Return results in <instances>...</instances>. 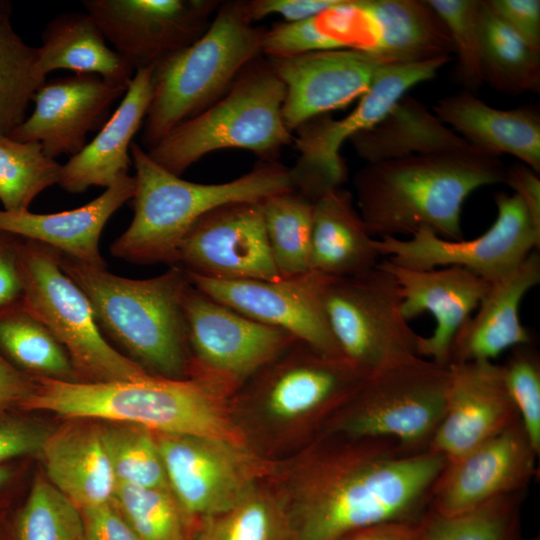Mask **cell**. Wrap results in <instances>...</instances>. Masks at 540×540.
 I'll use <instances>...</instances> for the list:
<instances>
[{"label": "cell", "instance_id": "obj_1", "mask_svg": "<svg viewBox=\"0 0 540 540\" xmlns=\"http://www.w3.org/2000/svg\"><path fill=\"white\" fill-rule=\"evenodd\" d=\"M446 463L391 439L329 431L301 462L286 497L293 540H342L375 524L418 520Z\"/></svg>", "mask_w": 540, "mask_h": 540}, {"label": "cell", "instance_id": "obj_2", "mask_svg": "<svg viewBox=\"0 0 540 540\" xmlns=\"http://www.w3.org/2000/svg\"><path fill=\"white\" fill-rule=\"evenodd\" d=\"M506 168L499 156L482 150L366 164L354 176L355 204L375 239L427 228L460 240L464 202L483 186L504 183Z\"/></svg>", "mask_w": 540, "mask_h": 540}, {"label": "cell", "instance_id": "obj_3", "mask_svg": "<svg viewBox=\"0 0 540 540\" xmlns=\"http://www.w3.org/2000/svg\"><path fill=\"white\" fill-rule=\"evenodd\" d=\"M22 405L72 419H98L144 427L153 433L218 438L248 445L230 415L227 392L197 378H145L112 382H65L35 378Z\"/></svg>", "mask_w": 540, "mask_h": 540}, {"label": "cell", "instance_id": "obj_4", "mask_svg": "<svg viewBox=\"0 0 540 540\" xmlns=\"http://www.w3.org/2000/svg\"><path fill=\"white\" fill-rule=\"evenodd\" d=\"M130 156L135 168L134 217L110 247L112 256L130 263L176 265L184 238L208 212L294 190L290 169L277 161H263L225 183L201 184L167 171L136 142Z\"/></svg>", "mask_w": 540, "mask_h": 540}, {"label": "cell", "instance_id": "obj_5", "mask_svg": "<svg viewBox=\"0 0 540 540\" xmlns=\"http://www.w3.org/2000/svg\"><path fill=\"white\" fill-rule=\"evenodd\" d=\"M59 263L87 296L105 338L153 376L188 378L183 297L190 280L184 268L172 265L152 278L129 279L62 253Z\"/></svg>", "mask_w": 540, "mask_h": 540}, {"label": "cell", "instance_id": "obj_6", "mask_svg": "<svg viewBox=\"0 0 540 540\" xmlns=\"http://www.w3.org/2000/svg\"><path fill=\"white\" fill-rule=\"evenodd\" d=\"M264 33L249 20L244 1L220 4L200 38L153 67L143 144L152 148L176 126L218 101L263 53Z\"/></svg>", "mask_w": 540, "mask_h": 540}, {"label": "cell", "instance_id": "obj_7", "mask_svg": "<svg viewBox=\"0 0 540 540\" xmlns=\"http://www.w3.org/2000/svg\"><path fill=\"white\" fill-rule=\"evenodd\" d=\"M285 85L267 60L255 59L214 104L172 129L146 150L153 161L181 176L206 154L244 149L275 162L292 141L282 108Z\"/></svg>", "mask_w": 540, "mask_h": 540}, {"label": "cell", "instance_id": "obj_8", "mask_svg": "<svg viewBox=\"0 0 540 540\" xmlns=\"http://www.w3.org/2000/svg\"><path fill=\"white\" fill-rule=\"evenodd\" d=\"M449 366L417 357L366 377L332 415L328 431L386 438L410 453L428 451L444 415Z\"/></svg>", "mask_w": 540, "mask_h": 540}, {"label": "cell", "instance_id": "obj_9", "mask_svg": "<svg viewBox=\"0 0 540 540\" xmlns=\"http://www.w3.org/2000/svg\"><path fill=\"white\" fill-rule=\"evenodd\" d=\"M19 258L24 288L21 304L62 344L81 382L151 375L103 336L87 296L61 269L57 250L20 238Z\"/></svg>", "mask_w": 540, "mask_h": 540}, {"label": "cell", "instance_id": "obj_10", "mask_svg": "<svg viewBox=\"0 0 540 540\" xmlns=\"http://www.w3.org/2000/svg\"><path fill=\"white\" fill-rule=\"evenodd\" d=\"M324 306L343 357L365 377L419 357L400 286L380 262L360 275L328 277Z\"/></svg>", "mask_w": 540, "mask_h": 540}, {"label": "cell", "instance_id": "obj_11", "mask_svg": "<svg viewBox=\"0 0 540 540\" xmlns=\"http://www.w3.org/2000/svg\"><path fill=\"white\" fill-rule=\"evenodd\" d=\"M154 434L168 487L186 519L199 524L231 509L277 472L274 462L248 445L203 436Z\"/></svg>", "mask_w": 540, "mask_h": 540}, {"label": "cell", "instance_id": "obj_12", "mask_svg": "<svg viewBox=\"0 0 540 540\" xmlns=\"http://www.w3.org/2000/svg\"><path fill=\"white\" fill-rule=\"evenodd\" d=\"M188 378L231 393L297 340L216 301L190 282L183 297Z\"/></svg>", "mask_w": 540, "mask_h": 540}, {"label": "cell", "instance_id": "obj_13", "mask_svg": "<svg viewBox=\"0 0 540 540\" xmlns=\"http://www.w3.org/2000/svg\"><path fill=\"white\" fill-rule=\"evenodd\" d=\"M451 60L441 56L425 61L388 65L373 81L357 106L345 117L314 118L296 129L299 157L290 176L293 189L314 202L342 186L347 168L340 149L345 141L376 125L415 85L432 79Z\"/></svg>", "mask_w": 540, "mask_h": 540}, {"label": "cell", "instance_id": "obj_14", "mask_svg": "<svg viewBox=\"0 0 540 540\" xmlns=\"http://www.w3.org/2000/svg\"><path fill=\"white\" fill-rule=\"evenodd\" d=\"M494 200V223L474 239L449 240L422 228L409 239H375L376 248L381 256L403 267L429 270L458 266L492 283L510 273L540 245V229L516 194L499 192Z\"/></svg>", "mask_w": 540, "mask_h": 540}, {"label": "cell", "instance_id": "obj_15", "mask_svg": "<svg viewBox=\"0 0 540 540\" xmlns=\"http://www.w3.org/2000/svg\"><path fill=\"white\" fill-rule=\"evenodd\" d=\"M406 47V25L399 0H336L307 20L279 22L263 37L268 56L320 50H356L400 63Z\"/></svg>", "mask_w": 540, "mask_h": 540}, {"label": "cell", "instance_id": "obj_16", "mask_svg": "<svg viewBox=\"0 0 540 540\" xmlns=\"http://www.w3.org/2000/svg\"><path fill=\"white\" fill-rule=\"evenodd\" d=\"M219 1L84 0L104 38L136 72L188 47L210 25Z\"/></svg>", "mask_w": 540, "mask_h": 540}, {"label": "cell", "instance_id": "obj_17", "mask_svg": "<svg viewBox=\"0 0 540 540\" xmlns=\"http://www.w3.org/2000/svg\"><path fill=\"white\" fill-rule=\"evenodd\" d=\"M186 272L194 287L216 301L323 354L343 357L325 312L328 277L309 271L278 280H220Z\"/></svg>", "mask_w": 540, "mask_h": 540}, {"label": "cell", "instance_id": "obj_18", "mask_svg": "<svg viewBox=\"0 0 540 540\" xmlns=\"http://www.w3.org/2000/svg\"><path fill=\"white\" fill-rule=\"evenodd\" d=\"M176 265L220 280H278L261 202H237L200 218L184 238Z\"/></svg>", "mask_w": 540, "mask_h": 540}, {"label": "cell", "instance_id": "obj_19", "mask_svg": "<svg viewBox=\"0 0 540 540\" xmlns=\"http://www.w3.org/2000/svg\"><path fill=\"white\" fill-rule=\"evenodd\" d=\"M539 454L521 421L447 461L431 493L432 511L458 515L495 498L523 492L536 475Z\"/></svg>", "mask_w": 540, "mask_h": 540}, {"label": "cell", "instance_id": "obj_20", "mask_svg": "<svg viewBox=\"0 0 540 540\" xmlns=\"http://www.w3.org/2000/svg\"><path fill=\"white\" fill-rule=\"evenodd\" d=\"M285 85L282 115L290 131L364 95L390 63L356 50H320L268 56Z\"/></svg>", "mask_w": 540, "mask_h": 540}, {"label": "cell", "instance_id": "obj_21", "mask_svg": "<svg viewBox=\"0 0 540 540\" xmlns=\"http://www.w3.org/2000/svg\"><path fill=\"white\" fill-rule=\"evenodd\" d=\"M256 375L252 396L278 420L334 413L366 378L344 357L323 354L297 341Z\"/></svg>", "mask_w": 540, "mask_h": 540}, {"label": "cell", "instance_id": "obj_22", "mask_svg": "<svg viewBox=\"0 0 540 540\" xmlns=\"http://www.w3.org/2000/svg\"><path fill=\"white\" fill-rule=\"evenodd\" d=\"M127 88L95 74L45 81L32 99V113L9 136L39 142L50 158L72 157L86 146L88 133L99 131L107 122L111 107Z\"/></svg>", "mask_w": 540, "mask_h": 540}, {"label": "cell", "instance_id": "obj_23", "mask_svg": "<svg viewBox=\"0 0 540 540\" xmlns=\"http://www.w3.org/2000/svg\"><path fill=\"white\" fill-rule=\"evenodd\" d=\"M445 410L428 450L454 460L520 420L502 365L471 361L449 365Z\"/></svg>", "mask_w": 540, "mask_h": 540}, {"label": "cell", "instance_id": "obj_24", "mask_svg": "<svg viewBox=\"0 0 540 540\" xmlns=\"http://www.w3.org/2000/svg\"><path fill=\"white\" fill-rule=\"evenodd\" d=\"M380 264L400 286L404 317L409 321L429 312L436 320L430 336H419L417 355L449 366L453 340L479 306L490 283L458 266L419 270L394 264L388 259Z\"/></svg>", "mask_w": 540, "mask_h": 540}, {"label": "cell", "instance_id": "obj_25", "mask_svg": "<svg viewBox=\"0 0 540 540\" xmlns=\"http://www.w3.org/2000/svg\"><path fill=\"white\" fill-rule=\"evenodd\" d=\"M539 283L540 256L534 250L510 273L490 283L476 314L453 340L450 364L492 361L507 349L531 344L519 309L524 296Z\"/></svg>", "mask_w": 540, "mask_h": 540}, {"label": "cell", "instance_id": "obj_26", "mask_svg": "<svg viewBox=\"0 0 540 540\" xmlns=\"http://www.w3.org/2000/svg\"><path fill=\"white\" fill-rule=\"evenodd\" d=\"M135 192L134 176L125 175L91 202L51 214L0 210V231L49 246L85 265L106 269L99 249L110 217Z\"/></svg>", "mask_w": 540, "mask_h": 540}, {"label": "cell", "instance_id": "obj_27", "mask_svg": "<svg viewBox=\"0 0 540 540\" xmlns=\"http://www.w3.org/2000/svg\"><path fill=\"white\" fill-rule=\"evenodd\" d=\"M153 67L135 72L124 97L97 135L62 165L58 185L69 193L110 187L128 175L133 137L144 123L152 98Z\"/></svg>", "mask_w": 540, "mask_h": 540}, {"label": "cell", "instance_id": "obj_28", "mask_svg": "<svg viewBox=\"0 0 540 540\" xmlns=\"http://www.w3.org/2000/svg\"><path fill=\"white\" fill-rule=\"evenodd\" d=\"M433 113L472 146L500 156L518 158L540 172V113L535 106L498 109L471 92L437 100Z\"/></svg>", "mask_w": 540, "mask_h": 540}, {"label": "cell", "instance_id": "obj_29", "mask_svg": "<svg viewBox=\"0 0 540 540\" xmlns=\"http://www.w3.org/2000/svg\"><path fill=\"white\" fill-rule=\"evenodd\" d=\"M39 455L47 480L80 510L112 500L116 479L98 425L74 422L51 431Z\"/></svg>", "mask_w": 540, "mask_h": 540}, {"label": "cell", "instance_id": "obj_30", "mask_svg": "<svg viewBox=\"0 0 540 540\" xmlns=\"http://www.w3.org/2000/svg\"><path fill=\"white\" fill-rule=\"evenodd\" d=\"M380 257L348 190L332 189L313 202L310 271L351 277L376 267Z\"/></svg>", "mask_w": 540, "mask_h": 540}, {"label": "cell", "instance_id": "obj_31", "mask_svg": "<svg viewBox=\"0 0 540 540\" xmlns=\"http://www.w3.org/2000/svg\"><path fill=\"white\" fill-rule=\"evenodd\" d=\"M349 141L366 164L414 155L481 150L409 95L401 97L376 125L357 133Z\"/></svg>", "mask_w": 540, "mask_h": 540}, {"label": "cell", "instance_id": "obj_32", "mask_svg": "<svg viewBox=\"0 0 540 540\" xmlns=\"http://www.w3.org/2000/svg\"><path fill=\"white\" fill-rule=\"evenodd\" d=\"M38 68L46 76L65 69L75 74H95L106 82L128 87L135 71L107 45L93 18L85 12H63L41 33Z\"/></svg>", "mask_w": 540, "mask_h": 540}, {"label": "cell", "instance_id": "obj_33", "mask_svg": "<svg viewBox=\"0 0 540 540\" xmlns=\"http://www.w3.org/2000/svg\"><path fill=\"white\" fill-rule=\"evenodd\" d=\"M0 354L32 378L81 382L62 344L22 304L0 314Z\"/></svg>", "mask_w": 540, "mask_h": 540}, {"label": "cell", "instance_id": "obj_34", "mask_svg": "<svg viewBox=\"0 0 540 540\" xmlns=\"http://www.w3.org/2000/svg\"><path fill=\"white\" fill-rule=\"evenodd\" d=\"M480 46L483 81L503 93L540 91V52L503 24L482 0Z\"/></svg>", "mask_w": 540, "mask_h": 540}, {"label": "cell", "instance_id": "obj_35", "mask_svg": "<svg viewBox=\"0 0 540 540\" xmlns=\"http://www.w3.org/2000/svg\"><path fill=\"white\" fill-rule=\"evenodd\" d=\"M12 6L0 0V135L9 136L45 79L38 68V48L26 44L11 23Z\"/></svg>", "mask_w": 540, "mask_h": 540}, {"label": "cell", "instance_id": "obj_36", "mask_svg": "<svg viewBox=\"0 0 540 540\" xmlns=\"http://www.w3.org/2000/svg\"><path fill=\"white\" fill-rule=\"evenodd\" d=\"M273 262L281 278L310 271L313 202L290 190L261 202Z\"/></svg>", "mask_w": 540, "mask_h": 540}, {"label": "cell", "instance_id": "obj_37", "mask_svg": "<svg viewBox=\"0 0 540 540\" xmlns=\"http://www.w3.org/2000/svg\"><path fill=\"white\" fill-rule=\"evenodd\" d=\"M193 540H293L287 499L259 485L231 509L201 522Z\"/></svg>", "mask_w": 540, "mask_h": 540}, {"label": "cell", "instance_id": "obj_38", "mask_svg": "<svg viewBox=\"0 0 540 540\" xmlns=\"http://www.w3.org/2000/svg\"><path fill=\"white\" fill-rule=\"evenodd\" d=\"M62 164L47 156L39 142L0 135V201L5 211H28L31 202L58 184Z\"/></svg>", "mask_w": 540, "mask_h": 540}, {"label": "cell", "instance_id": "obj_39", "mask_svg": "<svg viewBox=\"0 0 540 540\" xmlns=\"http://www.w3.org/2000/svg\"><path fill=\"white\" fill-rule=\"evenodd\" d=\"M100 438L116 483L169 488L155 434L139 425L106 422Z\"/></svg>", "mask_w": 540, "mask_h": 540}, {"label": "cell", "instance_id": "obj_40", "mask_svg": "<svg viewBox=\"0 0 540 540\" xmlns=\"http://www.w3.org/2000/svg\"><path fill=\"white\" fill-rule=\"evenodd\" d=\"M111 501L141 540H186L187 519L169 488L116 483Z\"/></svg>", "mask_w": 540, "mask_h": 540}, {"label": "cell", "instance_id": "obj_41", "mask_svg": "<svg viewBox=\"0 0 540 540\" xmlns=\"http://www.w3.org/2000/svg\"><path fill=\"white\" fill-rule=\"evenodd\" d=\"M522 493L504 495L453 516L431 510L423 518L418 540H509Z\"/></svg>", "mask_w": 540, "mask_h": 540}, {"label": "cell", "instance_id": "obj_42", "mask_svg": "<svg viewBox=\"0 0 540 540\" xmlns=\"http://www.w3.org/2000/svg\"><path fill=\"white\" fill-rule=\"evenodd\" d=\"M19 540H85L81 510L37 477L18 519Z\"/></svg>", "mask_w": 540, "mask_h": 540}, {"label": "cell", "instance_id": "obj_43", "mask_svg": "<svg viewBox=\"0 0 540 540\" xmlns=\"http://www.w3.org/2000/svg\"><path fill=\"white\" fill-rule=\"evenodd\" d=\"M446 27L457 55V75L469 90L483 83L479 15L482 0H426Z\"/></svg>", "mask_w": 540, "mask_h": 540}, {"label": "cell", "instance_id": "obj_44", "mask_svg": "<svg viewBox=\"0 0 540 540\" xmlns=\"http://www.w3.org/2000/svg\"><path fill=\"white\" fill-rule=\"evenodd\" d=\"M509 395L534 449L540 454V358L531 345L512 349L502 364Z\"/></svg>", "mask_w": 540, "mask_h": 540}, {"label": "cell", "instance_id": "obj_45", "mask_svg": "<svg viewBox=\"0 0 540 540\" xmlns=\"http://www.w3.org/2000/svg\"><path fill=\"white\" fill-rule=\"evenodd\" d=\"M490 11L531 49L540 52L539 0H485Z\"/></svg>", "mask_w": 540, "mask_h": 540}, {"label": "cell", "instance_id": "obj_46", "mask_svg": "<svg viewBox=\"0 0 540 540\" xmlns=\"http://www.w3.org/2000/svg\"><path fill=\"white\" fill-rule=\"evenodd\" d=\"M19 242L20 237L0 231V314L22 302Z\"/></svg>", "mask_w": 540, "mask_h": 540}, {"label": "cell", "instance_id": "obj_47", "mask_svg": "<svg viewBox=\"0 0 540 540\" xmlns=\"http://www.w3.org/2000/svg\"><path fill=\"white\" fill-rule=\"evenodd\" d=\"M50 433L45 426L34 423H0V463L15 457L39 455Z\"/></svg>", "mask_w": 540, "mask_h": 540}, {"label": "cell", "instance_id": "obj_48", "mask_svg": "<svg viewBox=\"0 0 540 540\" xmlns=\"http://www.w3.org/2000/svg\"><path fill=\"white\" fill-rule=\"evenodd\" d=\"M85 540H141L112 501L81 510Z\"/></svg>", "mask_w": 540, "mask_h": 540}, {"label": "cell", "instance_id": "obj_49", "mask_svg": "<svg viewBox=\"0 0 540 540\" xmlns=\"http://www.w3.org/2000/svg\"><path fill=\"white\" fill-rule=\"evenodd\" d=\"M336 0H253L244 1L245 11L253 23L269 15H280L286 23L307 20L333 5Z\"/></svg>", "mask_w": 540, "mask_h": 540}, {"label": "cell", "instance_id": "obj_50", "mask_svg": "<svg viewBox=\"0 0 540 540\" xmlns=\"http://www.w3.org/2000/svg\"><path fill=\"white\" fill-rule=\"evenodd\" d=\"M504 183L514 190L526 209L535 226L540 229V179L538 173L523 163L506 168Z\"/></svg>", "mask_w": 540, "mask_h": 540}, {"label": "cell", "instance_id": "obj_51", "mask_svg": "<svg viewBox=\"0 0 540 540\" xmlns=\"http://www.w3.org/2000/svg\"><path fill=\"white\" fill-rule=\"evenodd\" d=\"M35 388V378L16 369L0 354V411L22 407Z\"/></svg>", "mask_w": 540, "mask_h": 540}, {"label": "cell", "instance_id": "obj_52", "mask_svg": "<svg viewBox=\"0 0 540 540\" xmlns=\"http://www.w3.org/2000/svg\"><path fill=\"white\" fill-rule=\"evenodd\" d=\"M422 521L399 520L383 522L360 529L342 540H418Z\"/></svg>", "mask_w": 540, "mask_h": 540}, {"label": "cell", "instance_id": "obj_53", "mask_svg": "<svg viewBox=\"0 0 540 540\" xmlns=\"http://www.w3.org/2000/svg\"><path fill=\"white\" fill-rule=\"evenodd\" d=\"M11 474V469L5 466H0V486L5 484L9 480Z\"/></svg>", "mask_w": 540, "mask_h": 540}, {"label": "cell", "instance_id": "obj_54", "mask_svg": "<svg viewBox=\"0 0 540 540\" xmlns=\"http://www.w3.org/2000/svg\"><path fill=\"white\" fill-rule=\"evenodd\" d=\"M533 540H539V539H538V538H537V539L535 538V539H533Z\"/></svg>", "mask_w": 540, "mask_h": 540}]
</instances>
